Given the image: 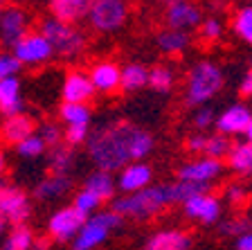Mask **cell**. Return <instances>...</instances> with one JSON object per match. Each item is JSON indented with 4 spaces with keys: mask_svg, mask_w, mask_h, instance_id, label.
Segmentation results:
<instances>
[{
    "mask_svg": "<svg viewBox=\"0 0 252 250\" xmlns=\"http://www.w3.org/2000/svg\"><path fill=\"white\" fill-rule=\"evenodd\" d=\"M227 165L232 172L252 178V142L246 140L232 146L230 156H227Z\"/></svg>",
    "mask_w": 252,
    "mask_h": 250,
    "instance_id": "27",
    "label": "cell"
},
{
    "mask_svg": "<svg viewBox=\"0 0 252 250\" xmlns=\"http://www.w3.org/2000/svg\"><path fill=\"white\" fill-rule=\"evenodd\" d=\"M0 11H2V7H0Z\"/></svg>",
    "mask_w": 252,
    "mask_h": 250,
    "instance_id": "53",
    "label": "cell"
},
{
    "mask_svg": "<svg viewBox=\"0 0 252 250\" xmlns=\"http://www.w3.org/2000/svg\"><path fill=\"white\" fill-rule=\"evenodd\" d=\"M232 146H234V144H232L230 136H225V133L216 131L214 136H207L203 156L219 158V160H227V156H230V151H232Z\"/></svg>",
    "mask_w": 252,
    "mask_h": 250,
    "instance_id": "32",
    "label": "cell"
},
{
    "mask_svg": "<svg viewBox=\"0 0 252 250\" xmlns=\"http://www.w3.org/2000/svg\"><path fill=\"white\" fill-rule=\"evenodd\" d=\"M72 187V180L70 176H61V174H52V176L43 178L41 182L34 189V196L38 201H54V198H61L70 192Z\"/></svg>",
    "mask_w": 252,
    "mask_h": 250,
    "instance_id": "24",
    "label": "cell"
},
{
    "mask_svg": "<svg viewBox=\"0 0 252 250\" xmlns=\"http://www.w3.org/2000/svg\"><path fill=\"white\" fill-rule=\"evenodd\" d=\"M239 93L243 95V97H252V70L243 77V81H241V86H239Z\"/></svg>",
    "mask_w": 252,
    "mask_h": 250,
    "instance_id": "45",
    "label": "cell"
},
{
    "mask_svg": "<svg viewBox=\"0 0 252 250\" xmlns=\"http://www.w3.org/2000/svg\"><path fill=\"white\" fill-rule=\"evenodd\" d=\"M97 93L90 72H81V70H72L65 74L61 86L63 102H90L93 95Z\"/></svg>",
    "mask_w": 252,
    "mask_h": 250,
    "instance_id": "15",
    "label": "cell"
},
{
    "mask_svg": "<svg viewBox=\"0 0 252 250\" xmlns=\"http://www.w3.org/2000/svg\"><path fill=\"white\" fill-rule=\"evenodd\" d=\"M90 79H93L97 93L113 95L122 88V68L115 61H99L90 68Z\"/></svg>",
    "mask_w": 252,
    "mask_h": 250,
    "instance_id": "17",
    "label": "cell"
},
{
    "mask_svg": "<svg viewBox=\"0 0 252 250\" xmlns=\"http://www.w3.org/2000/svg\"><path fill=\"white\" fill-rule=\"evenodd\" d=\"M158 47H160V52L162 54H169V57H173V54H183L189 50V45H191V36H189L187 30H176V27H169V30L160 32L156 38Z\"/></svg>",
    "mask_w": 252,
    "mask_h": 250,
    "instance_id": "23",
    "label": "cell"
},
{
    "mask_svg": "<svg viewBox=\"0 0 252 250\" xmlns=\"http://www.w3.org/2000/svg\"><path fill=\"white\" fill-rule=\"evenodd\" d=\"M225 83L223 70L212 61H198L194 68L189 70L187 77V93H185V102L187 106L196 108V106H205L207 102L216 97Z\"/></svg>",
    "mask_w": 252,
    "mask_h": 250,
    "instance_id": "4",
    "label": "cell"
},
{
    "mask_svg": "<svg viewBox=\"0 0 252 250\" xmlns=\"http://www.w3.org/2000/svg\"><path fill=\"white\" fill-rule=\"evenodd\" d=\"M30 212V198L21 187H5L0 192V216H5L9 223H25Z\"/></svg>",
    "mask_w": 252,
    "mask_h": 250,
    "instance_id": "11",
    "label": "cell"
},
{
    "mask_svg": "<svg viewBox=\"0 0 252 250\" xmlns=\"http://www.w3.org/2000/svg\"><path fill=\"white\" fill-rule=\"evenodd\" d=\"M149 72L151 70L144 68L142 63H128L122 68V90L126 93H135L149 86Z\"/></svg>",
    "mask_w": 252,
    "mask_h": 250,
    "instance_id": "28",
    "label": "cell"
},
{
    "mask_svg": "<svg viewBox=\"0 0 252 250\" xmlns=\"http://www.w3.org/2000/svg\"><path fill=\"white\" fill-rule=\"evenodd\" d=\"M191 237L185 230H158L147 239L142 250H189Z\"/></svg>",
    "mask_w": 252,
    "mask_h": 250,
    "instance_id": "18",
    "label": "cell"
},
{
    "mask_svg": "<svg viewBox=\"0 0 252 250\" xmlns=\"http://www.w3.org/2000/svg\"><path fill=\"white\" fill-rule=\"evenodd\" d=\"M34 239H36L34 232H32L25 223H18L11 228L9 237H7L5 244H2V250H32Z\"/></svg>",
    "mask_w": 252,
    "mask_h": 250,
    "instance_id": "30",
    "label": "cell"
},
{
    "mask_svg": "<svg viewBox=\"0 0 252 250\" xmlns=\"http://www.w3.org/2000/svg\"><path fill=\"white\" fill-rule=\"evenodd\" d=\"M212 124H216L214 110L205 108V106H198V110L194 113V126L196 129H210Z\"/></svg>",
    "mask_w": 252,
    "mask_h": 250,
    "instance_id": "41",
    "label": "cell"
},
{
    "mask_svg": "<svg viewBox=\"0 0 252 250\" xmlns=\"http://www.w3.org/2000/svg\"><path fill=\"white\" fill-rule=\"evenodd\" d=\"M169 205L167 187L164 185H147L133 194H124L122 198H113V210L120 212L124 219L149 221L162 212Z\"/></svg>",
    "mask_w": 252,
    "mask_h": 250,
    "instance_id": "2",
    "label": "cell"
},
{
    "mask_svg": "<svg viewBox=\"0 0 252 250\" xmlns=\"http://www.w3.org/2000/svg\"><path fill=\"white\" fill-rule=\"evenodd\" d=\"M45 149H50V146L45 144V140H43L38 133H32L30 138H25L23 142H18V144H16V153H18L21 158H25V160L41 158L43 153H45Z\"/></svg>",
    "mask_w": 252,
    "mask_h": 250,
    "instance_id": "34",
    "label": "cell"
},
{
    "mask_svg": "<svg viewBox=\"0 0 252 250\" xmlns=\"http://www.w3.org/2000/svg\"><path fill=\"white\" fill-rule=\"evenodd\" d=\"M2 140L9 142V144H18L25 138H30L34 133V122L32 117H27L25 113H16V115H7L5 122H2Z\"/></svg>",
    "mask_w": 252,
    "mask_h": 250,
    "instance_id": "20",
    "label": "cell"
},
{
    "mask_svg": "<svg viewBox=\"0 0 252 250\" xmlns=\"http://www.w3.org/2000/svg\"><path fill=\"white\" fill-rule=\"evenodd\" d=\"M2 189H5V185H2V180H0V192H2Z\"/></svg>",
    "mask_w": 252,
    "mask_h": 250,
    "instance_id": "51",
    "label": "cell"
},
{
    "mask_svg": "<svg viewBox=\"0 0 252 250\" xmlns=\"http://www.w3.org/2000/svg\"><path fill=\"white\" fill-rule=\"evenodd\" d=\"M220 201L210 192H200L183 203V212L187 219L198 221L203 225H212L220 219Z\"/></svg>",
    "mask_w": 252,
    "mask_h": 250,
    "instance_id": "10",
    "label": "cell"
},
{
    "mask_svg": "<svg viewBox=\"0 0 252 250\" xmlns=\"http://www.w3.org/2000/svg\"><path fill=\"white\" fill-rule=\"evenodd\" d=\"M198 30H200V38H205L207 43H216L220 36H223V21L216 18V16L203 18Z\"/></svg>",
    "mask_w": 252,
    "mask_h": 250,
    "instance_id": "36",
    "label": "cell"
},
{
    "mask_svg": "<svg viewBox=\"0 0 252 250\" xmlns=\"http://www.w3.org/2000/svg\"><path fill=\"white\" fill-rule=\"evenodd\" d=\"M173 83H176V72L173 68L160 63V66H153L151 72H149V86H151L156 93H169L173 88Z\"/></svg>",
    "mask_w": 252,
    "mask_h": 250,
    "instance_id": "31",
    "label": "cell"
},
{
    "mask_svg": "<svg viewBox=\"0 0 252 250\" xmlns=\"http://www.w3.org/2000/svg\"><path fill=\"white\" fill-rule=\"evenodd\" d=\"M93 5V0H50V14L68 23H77L88 16V9Z\"/></svg>",
    "mask_w": 252,
    "mask_h": 250,
    "instance_id": "21",
    "label": "cell"
},
{
    "mask_svg": "<svg viewBox=\"0 0 252 250\" xmlns=\"http://www.w3.org/2000/svg\"><path fill=\"white\" fill-rule=\"evenodd\" d=\"M225 194H227V198H230V203H241V201H246V196H248L243 185H230Z\"/></svg>",
    "mask_w": 252,
    "mask_h": 250,
    "instance_id": "43",
    "label": "cell"
},
{
    "mask_svg": "<svg viewBox=\"0 0 252 250\" xmlns=\"http://www.w3.org/2000/svg\"><path fill=\"white\" fill-rule=\"evenodd\" d=\"M5 223H7V219H5V216H0V232L5 230Z\"/></svg>",
    "mask_w": 252,
    "mask_h": 250,
    "instance_id": "50",
    "label": "cell"
},
{
    "mask_svg": "<svg viewBox=\"0 0 252 250\" xmlns=\"http://www.w3.org/2000/svg\"><path fill=\"white\" fill-rule=\"evenodd\" d=\"M36 133L43 138V140H45V144L50 146V149L63 142V131L59 129V126L54 124V122H45V124H41V126H38Z\"/></svg>",
    "mask_w": 252,
    "mask_h": 250,
    "instance_id": "39",
    "label": "cell"
},
{
    "mask_svg": "<svg viewBox=\"0 0 252 250\" xmlns=\"http://www.w3.org/2000/svg\"><path fill=\"white\" fill-rule=\"evenodd\" d=\"M86 219H88V216L79 212L74 205L61 208V210H57V212H52V216L47 221V232L57 241H72L74 237H77V232L81 230Z\"/></svg>",
    "mask_w": 252,
    "mask_h": 250,
    "instance_id": "8",
    "label": "cell"
},
{
    "mask_svg": "<svg viewBox=\"0 0 252 250\" xmlns=\"http://www.w3.org/2000/svg\"><path fill=\"white\" fill-rule=\"evenodd\" d=\"M5 165H7V160H5V153L0 151V174L5 172Z\"/></svg>",
    "mask_w": 252,
    "mask_h": 250,
    "instance_id": "48",
    "label": "cell"
},
{
    "mask_svg": "<svg viewBox=\"0 0 252 250\" xmlns=\"http://www.w3.org/2000/svg\"><path fill=\"white\" fill-rule=\"evenodd\" d=\"M23 108H25V102L21 93V79L16 74L0 79V110L5 113V117L23 113Z\"/></svg>",
    "mask_w": 252,
    "mask_h": 250,
    "instance_id": "19",
    "label": "cell"
},
{
    "mask_svg": "<svg viewBox=\"0 0 252 250\" xmlns=\"http://www.w3.org/2000/svg\"><path fill=\"white\" fill-rule=\"evenodd\" d=\"M84 187L90 189L93 194H97L101 201H113V198H115V192H117V178L113 176V172L97 167L93 174H88Z\"/></svg>",
    "mask_w": 252,
    "mask_h": 250,
    "instance_id": "22",
    "label": "cell"
},
{
    "mask_svg": "<svg viewBox=\"0 0 252 250\" xmlns=\"http://www.w3.org/2000/svg\"><path fill=\"white\" fill-rule=\"evenodd\" d=\"M167 196H169V205H176L180 203L183 205L185 201H189L191 196L200 192H207L210 189V182H194V180H183L178 178L176 182H167Z\"/></svg>",
    "mask_w": 252,
    "mask_h": 250,
    "instance_id": "26",
    "label": "cell"
},
{
    "mask_svg": "<svg viewBox=\"0 0 252 250\" xmlns=\"http://www.w3.org/2000/svg\"><path fill=\"white\" fill-rule=\"evenodd\" d=\"M88 138H90V124H70L63 131V142H68L72 146L88 142Z\"/></svg>",
    "mask_w": 252,
    "mask_h": 250,
    "instance_id": "37",
    "label": "cell"
},
{
    "mask_svg": "<svg viewBox=\"0 0 252 250\" xmlns=\"http://www.w3.org/2000/svg\"><path fill=\"white\" fill-rule=\"evenodd\" d=\"M250 70H252V66H250Z\"/></svg>",
    "mask_w": 252,
    "mask_h": 250,
    "instance_id": "54",
    "label": "cell"
},
{
    "mask_svg": "<svg viewBox=\"0 0 252 250\" xmlns=\"http://www.w3.org/2000/svg\"><path fill=\"white\" fill-rule=\"evenodd\" d=\"M21 68H23V63L14 52H0V79L18 74Z\"/></svg>",
    "mask_w": 252,
    "mask_h": 250,
    "instance_id": "38",
    "label": "cell"
},
{
    "mask_svg": "<svg viewBox=\"0 0 252 250\" xmlns=\"http://www.w3.org/2000/svg\"><path fill=\"white\" fill-rule=\"evenodd\" d=\"M158 2H162L164 7H169V5H176V2H180V0H158Z\"/></svg>",
    "mask_w": 252,
    "mask_h": 250,
    "instance_id": "49",
    "label": "cell"
},
{
    "mask_svg": "<svg viewBox=\"0 0 252 250\" xmlns=\"http://www.w3.org/2000/svg\"><path fill=\"white\" fill-rule=\"evenodd\" d=\"M248 230H250V223L246 219H232L220 223V235H227V237H241L246 235Z\"/></svg>",
    "mask_w": 252,
    "mask_h": 250,
    "instance_id": "40",
    "label": "cell"
},
{
    "mask_svg": "<svg viewBox=\"0 0 252 250\" xmlns=\"http://www.w3.org/2000/svg\"><path fill=\"white\" fill-rule=\"evenodd\" d=\"M104 203L97 194H93L90 189H79L77 194H74V198H72V205L79 210L81 214H86V216H90V214H94V212H99V205Z\"/></svg>",
    "mask_w": 252,
    "mask_h": 250,
    "instance_id": "35",
    "label": "cell"
},
{
    "mask_svg": "<svg viewBox=\"0 0 252 250\" xmlns=\"http://www.w3.org/2000/svg\"><path fill=\"white\" fill-rule=\"evenodd\" d=\"M32 248H34V250H47V248H50V239H47V237H36Z\"/></svg>",
    "mask_w": 252,
    "mask_h": 250,
    "instance_id": "46",
    "label": "cell"
},
{
    "mask_svg": "<svg viewBox=\"0 0 252 250\" xmlns=\"http://www.w3.org/2000/svg\"><path fill=\"white\" fill-rule=\"evenodd\" d=\"M205 142H207V136H191V138H187V151L189 153H196V156H203V151H205Z\"/></svg>",
    "mask_w": 252,
    "mask_h": 250,
    "instance_id": "42",
    "label": "cell"
},
{
    "mask_svg": "<svg viewBox=\"0 0 252 250\" xmlns=\"http://www.w3.org/2000/svg\"><path fill=\"white\" fill-rule=\"evenodd\" d=\"M243 136H246V140H248V142H252V120H250V126L246 129V133H243Z\"/></svg>",
    "mask_w": 252,
    "mask_h": 250,
    "instance_id": "47",
    "label": "cell"
},
{
    "mask_svg": "<svg viewBox=\"0 0 252 250\" xmlns=\"http://www.w3.org/2000/svg\"><path fill=\"white\" fill-rule=\"evenodd\" d=\"M131 16L128 0H93L88 9V23L99 34H115L126 25Z\"/></svg>",
    "mask_w": 252,
    "mask_h": 250,
    "instance_id": "6",
    "label": "cell"
},
{
    "mask_svg": "<svg viewBox=\"0 0 252 250\" xmlns=\"http://www.w3.org/2000/svg\"><path fill=\"white\" fill-rule=\"evenodd\" d=\"M232 27H234V34L241 38L243 43L252 45V5H246L234 14V21H232Z\"/></svg>",
    "mask_w": 252,
    "mask_h": 250,
    "instance_id": "33",
    "label": "cell"
},
{
    "mask_svg": "<svg viewBox=\"0 0 252 250\" xmlns=\"http://www.w3.org/2000/svg\"><path fill=\"white\" fill-rule=\"evenodd\" d=\"M47 167L52 174H61V176H70L74 167H77V153H74L72 144H57L52 146L50 158H47Z\"/></svg>",
    "mask_w": 252,
    "mask_h": 250,
    "instance_id": "25",
    "label": "cell"
},
{
    "mask_svg": "<svg viewBox=\"0 0 252 250\" xmlns=\"http://www.w3.org/2000/svg\"><path fill=\"white\" fill-rule=\"evenodd\" d=\"M59 115L65 126L70 124H90V117H93V110H90L88 102H63Z\"/></svg>",
    "mask_w": 252,
    "mask_h": 250,
    "instance_id": "29",
    "label": "cell"
},
{
    "mask_svg": "<svg viewBox=\"0 0 252 250\" xmlns=\"http://www.w3.org/2000/svg\"><path fill=\"white\" fill-rule=\"evenodd\" d=\"M2 5H5V0H0V7H2Z\"/></svg>",
    "mask_w": 252,
    "mask_h": 250,
    "instance_id": "52",
    "label": "cell"
},
{
    "mask_svg": "<svg viewBox=\"0 0 252 250\" xmlns=\"http://www.w3.org/2000/svg\"><path fill=\"white\" fill-rule=\"evenodd\" d=\"M86 144L93 165L108 172H120L128 162L144 160L153 151L156 140L147 129H140L131 122H113L90 131Z\"/></svg>",
    "mask_w": 252,
    "mask_h": 250,
    "instance_id": "1",
    "label": "cell"
},
{
    "mask_svg": "<svg viewBox=\"0 0 252 250\" xmlns=\"http://www.w3.org/2000/svg\"><path fill=\"white\" fill-rule=\"evenodd\" d=\"M223 174V160L210 156H200L194 160L185 162L178 169V178L183 180H194V182H212Z\"/></svg>",
    "mask_w": 252,
    "mask_h": 250,
    "instance_id": "13",
    "label": "cell"
},
{
    "mask_svg": "<svg viewBox=\"0 0 252 250\" xmlns=\"http://www.w3.org/2000/svg\"><path fill=\"white\" fill-rule=\"evenodd\" d=\"M153 180V169L144 160H133L117 172V189L122 194H133L144 189Z\"/></svg>",
    "mask_w": 252,
    "mask_h": 250,
    "instance_id": "12",
    "label": "cell"
},
{
    "mask_svg": "<svg viewBox=\"0 0 252 250\" xmlns=\"http://www.w3.org/2000/svg\"><path fill=\"white\" fill-rule=\"evenodd\" d=\"M38 30L50 38L57 57L63 59V61H74V59L81 57V54L86 52V47H88V38H86L84 32L79 30L74 23L61 21L57 16H50V18L41 21Z\"/></svg>",
    "mask_w": 252,
    "mask_h": 250,
    "instance_id": "3",
    "label": "cell"
},
{
    "mask_svg": "<svg viewBox=\"0 0 252 250\" xmlns=\"http://www.w3.org/2000/svg\"><path fill=\"white\" fill-rule=\"evenodd\" d=\"M122 216L115 210H104V212H94L84 221L81 230L77 232V237L72 239V250H94L99 248L106 239L110 237L113 230H117L122 225Z\"/></svg>",
    "mask_w": 252,
    "mask_h": 250,
    "instance_id": "5",
    "label": "cell"
},
{
    "mask_svg": "<svg viewBox=\"0 0 252 250\" xmlns=\"http://www.w3.org/2000/svg\"><path fill=\"white\" fill-rule=\"evenodd\" d=\"M236 250H252V230H248L241 237H236Z\"/></svg>",
    "mask_w": 252,
    "mask_h": 250,
    "instance_id": "44",
    "label": "cell"
},
{
    "mask_svg": "<svg viewBox=\"0 0 252 250\" xmlns=\"http://www.w3.org/2000/svg\"><path fill=\"white\" fill-rule=\"evenodd\" d=\"M11 52L21 59L23 66H43V63L52 61V57H57L54 45L50 43V38L38 32H27L21 41L11 47Z\"/></svg>",
    "mask_w": 252,
    "mask_h": 250,
    "instance_id": "7",
    "label": "cell"
},
{
    "mask_svg": "<svg viewBox=\"0 0 252 250\" xmlns=\"http://www.w3.org/2000/svg\"><path fill=\"white\" fill-rule=\"evenodd\" d=\"M252 110L246 104H232L216 117V129L225 136H243L250 126Z\"/></svg>",
    "mask_w": 252,
    "mask_h": 250,
    "instance_id": "16",
    "label": "cell"
},
{
    "mask_svg": "<svg viewBox=\"0 0 252 250\" xmlns=\"http://www.w3.org/2000/svg\"><path fill=\"white\" fill-rule=\"evenodd\" d=\"M30 32V18L21 7L7 5L0 11V43L5 47H14Z\"/></svg>",
    "mask_w": 252,
    "mask_h": 250,
    "instance_id": "9",
    "label": "cell"
},
{
    "mask_svg": "<svg viewBox=\"0 0 252 250\" xmlns=\"http://www.w3.org/2000/svg\"><path fill=\"white\" fill-rule=\"evenodd\" d=\"M164 23L169 27H176V30H194L200 27L203 23V11L196 2L191 0H180L176 5H169L164 11Z\"/></svg>",
    "mask_w": 252,
    "mask_h": 250,
    "instance_id": "14",
    "label": "cell"
}]
</instances>
